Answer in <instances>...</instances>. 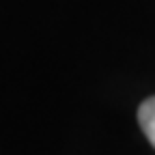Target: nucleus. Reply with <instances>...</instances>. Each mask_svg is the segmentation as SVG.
I'll return each instance as SVG.
<instances>
[{"label": "nucleus", "instance_id": "1", "mask_svg": "<svg viewBox=\"0 0 155 155\" xmlns=\"http://www.w3.org/2000/svg\"><path fill=\"white\" fill-rule=\"evenodd\" d=\"M138 123L147 136V140L155 147V97L144 99L138 108Z\"/></svg>", "mask_w": 155, "mask_h": 155}]
</instances>
